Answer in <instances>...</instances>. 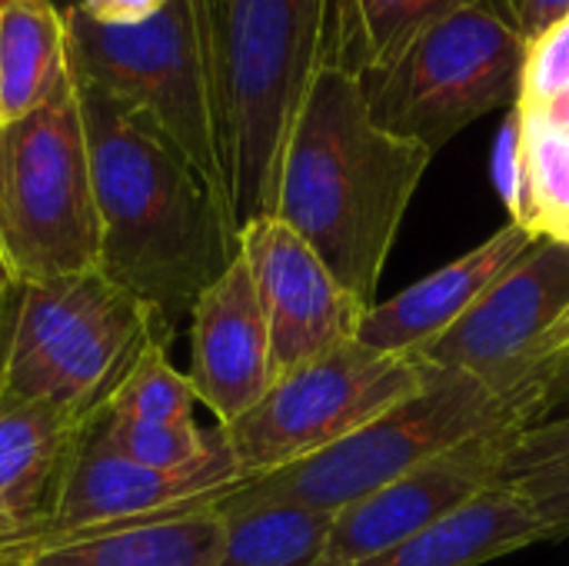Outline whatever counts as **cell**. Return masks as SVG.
<instances>
[{"instance_id":"1","label":"cell","mask_w":569,"mask_h":566,"mask_svg":"<svg viewBox=\"0 0 569 566\" xmlns=\"http://www.w3.org/2000/svg\"><path fill=\"white\" fill-rule=\"evenodd\" d=\"M73 87L100 220L97 267L177 334L240 254L230 207L150 117L103 90Z\"/></svg>"},{"instance_id":"2","label":"cell","mask_w":569,"mask_h":566,"mask_svg":"<svg viewBox=\"0 0 569 566\" xmlns=\"http://www.w3.org/2000/svg\"><path fill=\"white\" fill-rule=\"evenodd\" d=\"M433 150L383 127L357 77L320 67L293 123L277 210L367 307L433 163Z\"/></svg>"},{"instance_id":"3","label":"cell","mask_w":569,"mask_h":566,"mask_svg":"<svg viewBox=\"0 0 569 566\" xmlns=\"http://www.w3.org/2000/svg\"><path fill=\"white\" fill-rule=\"evenodd\" d=\"M227 203L237 234L273 217L283 153L323 67L327 0H207Z\"/></svg>"},{"instance_id":"4","label":"cell","mask_w":569,"mask_h":566,"mask_svg":"<svg viewBox=\"0 0 569 566\" xmlns=\"http://www.w3.org/2000/svg\"><path fill=\"white\" fill-rule=\"evenodd\" d=\"M177 334L100 267L20 284L0 404H43L93 424L133 367Z\"/></svg>"},{"instance_id":"5","label":"cell","mask_w":569,"mask_h":566,"mask_svg":"<svg viewBox=\"0 0 569 566\" xmlns=\"http://www.w3.org/2000/svg\"><path fill=\"white\" fill-rule=\"evenodd\" d=\"M537 407L540 384L503 397L470 374L433 367L430 380L417 394L403 397L357 434L307 460L240 480L223 500L297 504L337 514L470 437L507 427H533Z\"/></svg>"},{"instance_id":"6","label":"cell","mask_w":569,"mask_h":566,"mask_svg":"<svg viewBox=\"0 0 569 566\" xmlns=\"http://www.w3.org/2000/svg\"><path fill=\"white\" fill-rule=\"evenodd\" d=\"M67 27L73 80L150 117L227 200L207 0H173L137 27H103L67 7Z\"/></svg>"},{"instance_id":"7","label":"cell","mask_w":569,"mask_h":566,"mask_svg":"<svg viewBox=\"0 0 569 566\" xmlns=\"http://www.w3.org/2000/svg\"><path fill=\"white\" fill-rule=\"evenodd\" d=\"M0 254L17 284L97 270L100 220L73 80L0 127Z\"/></svg>"},{"instance_id":"8","label":"cell","mask_w":569,"mask_h":566,"mask_svg":"<svg viewBox=\"0 0 569 566\" xmlns=\"http://www.w3.org/2000/svg\"><path fill=\"white\" fill-rule=\"evenodd\" d=\"M533 40L497 0H477L427 30L367 87L373 117L433 153L493 110L523 100Z\"/></svg>"},{"instance_id":"9","label":"cell","mask_w":569,"mask_h":566,"mask_svg":"<svg viewBox=\"0 0 569 566\" xmlns=\"http://www.w3.org/2000/svg\"><path fill=\"white\" fill-rule=\"evenodd\" d=\"M430 364L347 340L310 364L277 377L233 424L220 427L243 480L307 460L363 424L417 394L430 380Z\"/></svg>"},{"instance_id":"10","label":"cell","mask_w":569,"mask_h":566,"mask_svg":"<svg viewBox=\"0 0 569 566\" xmlns=\"http://www.w3.org/2000/svg\"><path fill=\"white\" fill-rule=\"evenodd\" d=\"M569 310V244L537 237L530 250L420 360L460 370L493 394H520L547 364V340Z\"/></svg>"},{"instance_id":"11","label":"cell","mask_w":569,"mask_h":566,"mask_svg":"<svg viewBox=\"0 0 569 566\" xmlns=\"http://www.w3.org/2000/svg\"><path fill=\"white\" fill-rule=\"evenodd\" d=\"M237 244L270 327L273 377L360 337L370 307L330 274L293 227L280 217H260L237 234Z\"/></svg>"},{"instance_id":"12","label":"cell","mask_w":569,"mask_h":566,"mask_svg":"<svg viewBox=\"0 0 569 566\" xmlns=\"http://www.w3.org/2000/svg\"><path fill=\"white\" fill-rule=\"evenodd\" d=\"M240 480L243 477L223 434L207 464L190 470H157L120 454L93 420L77 440L53 520L40 540L110 530L187 507L220 504Z\"/></svg>"},{"instance_id":"13","label":"cell","mask_w":569,"mask_h":566,"mask_svg":"<svg viewBox=\"0 0 569 566\" xmlns=\"http://www.w3.org/2000/svg\"><path fill=\"white\" fill-rule=\"evenodd\" d=\"M527 427L487 430L440 457L407 470L387 487L333 514L323 560L317 566L360 564L463 507L503 480L510 450Z\"/></svg>"},{"instance_id":"14","label":"cell","mask_w":569,"mask_h":566,"mask_svg":"<svg viewBox=\"0 0 569 566\" xmlns=\"http://www.w3.org/2000/svg\"><path fill=\"white\" fill-rule=\"evenodd\" d=\"M190 370L187 380L217 427L233 424L270 390L273 350L270 327L253 277L237 260L197 297L190 310Z\"/></svg>"},{"instance_id":"15","label":"cell","mask_w":569,"mask_h":566,"mask_svg":"<svg viewBox=\"0 0 569 566\" xmlns=\"http://www.w3.org/2000/svg\"><path fill=\"white\" fill-rule=\"evenodd\" d=\"M533 240L537 237L523 224L507 220L463 257L443 264L397 297L373 304L360 324L357 340L383 354L420 357L473 310V304L530 250Z\"/></svg>"},{"instance_id":"16","label":"cell","mask_w":569,"mask_h":566,"mask_svg":"<svg viewBox=\"0 0 569 566\" xmlns=\"http://www.w3.org/2000/svg\"><path fill=\"white\" fill-rule=\"evenodd\" d=\"M87 427L43 404H0V554L47 534Z\"/></svg>"},{"instance_id":"17","label":"cell","mask_w":569,"mask_h":566,"mask_svg":"<svg viewBox=\"0 0 569 566\" xmlns=\"http://www.w3.org/2000/svg\"><path fill=\"white\" fill-rule=\"evenodd\" d=\"M223 527L217 504L187 507L110 530L40 540L0 554V566H217Z\"/></svg>"},{"instance_id":"18","label":"cell","mask_w":569,"mask_h":566,"mask_svg":"<svg viewBox=\"0 0 569 566\" xmlns=\"http://www.w3.org/2000/svg\"><path fill=\"white\" fill-rule=\"evenodd\" d=\"M547 540L550 530L533 504L500 480L433 527L347 566H487Z\"/></svg>"},{"instance_id":"19","label":"cell","mask_w":569,"mask_h":566,"mask_svg":"<svg viewBox=\"0 0 569 566\" xmlns=\"http://www.w3.org/2000/svg\"><path fill=\"white\" fill-rule=\"evenodd\" d=\"M493 173L510 220L533 237L569 244V123L543 107L517 103L500 130Z\"/></svg>"},{"instance_id":"20","label":"cell","mask_w":569,"mask_h":566,"mask_svg":"<svg viewBox=\"0 0 569 566\" xmlns=\"http://www.w3.org/2000/svg\"><path fill=\"white\" fill-rule=\"evenodd\" d=\"M477 0H327L323 67L373 87L437 23Z\"/></svg>"},{"instance_id":"21","label":"cell","mask_w":569,"mask_h":566,"mask_svg":"<svg viewBox=\"0 0 569 566\" xmlns=\"http://www.w3.org/2000/svg\"><path fill=\"white\" fill-rule=\"evenodd\" d=\"M70 80L67 10L53 0H0V127L37 113Z\"/></svg>"},{"instance_id":"22","label":"cell","mask_w":569,"mask_h":566,"mask_svg":"<svg viewBox=\"0 0 569 566\" xmlns=\"http://www.w3.org/2000/svg\"><path fill=\"white\" fill-rule=\"evenodd\" d=\"M223 547L217 566H317L323 560L333 514L297 504L220 500Z\"/></svg>"},{"instance_id":"23","label":"cell","mask_w":569,"mask_h":566,"mask_svg":"<svg viewBox=\"0 0 569 566\" xmlns=\"http://www.w3.org/2000/svg\"><path fill=\"white\" fill-rule=\"evenodd\" d=\"M503 484L517 487L550 530V540L569 537V417L527 427L507 460Z\"/></svg>"},{"instance_id":"24","label":"cell","mask_w":569,"mask_h":566,"mask_svg":"<svg viewBox=\"0 0 569 566\" xmlns=\"http://www.w3.org/2000/svg\"><path fill=\"white\" fill-rule=\"evenodd\" d=\"M193 404L197 394L187 380L170 364V344H157L143 354V360L133 367L113 404L107 407L113 417L133 420V424H160V427H177V424H193Z\"/></svg>"},{"instance_id":"25","label":"cell","mask_w":569,"mask_h":566,"mask_svg":"<svg viewBox=\"0 0 569 566\" xmlns=\"http://www.w3.org/2000/svg\"><path fill=\"white\" fill-rule=\"evenodd\" d=\"M97 424L120 454L133 457L137 464L157 467V470L200 467L220 447V427L203 430L197 420L177 424V427H160V424H133V420H123V417H113L110 410H103L97 417Z\"/></svg>"},{"instance_id":"26","label":"cell","mask_w":569,"mask_h":566,"mask_svg":"<svg viewBox=\"0 0 569 566\" xmlns=\"http://www.w3.org/2000/svg\"><path fill=\"white\" fill-rule=\"evenodd\" d=\"M569 90V17L557 23L550 33L533 40L530 63H527V87L523 100L527 107H550Z\"/></svg>"},{"instance_id":"27","label":"cell","mask_w":569,"mask_h":566,"mask_svg":"<svg viewBox=\"0 0 569 566\" xmlns=\"http://www.w3.org/2000/svg\"><path fill=\"white\" fill-rule=\"evenodd\" d=\"M173 0H77L73 7L103 27H137L163 13Z\"/></svg>"},{"instance_id":"28","label":"cell","mask_w":569,"mask_h":566,"mask_svg":"<svg viewBox=\"0 0 569 566\" xmlns=\"http://www.w3.org/2000/svg\"><path fill=\"white\" fill-rule=\"evenodd\" d=\"M537 384H540L537 424H550V420L569 417V350L550 357L543 364V370L537 374Z\"/></svg>"},{"instance_id":"29","label":"cell","mask_w":569,"mask_h":566,"mask_svg":"<svg viewBox=\"0 0 569 566\" xmlns=\"http://www.w3.org/2000/svg\"><path fill=\"white\" fill-rule=\"evenodd\" d=\"M569 17V0H520L513 20L523 27V33L530 40H540L543 33H550L557 23H563Z\"/></svg>"},{"instance_id":"30","label":"cell","mask_w":569,"mask_h":566,"mask_svg":"<svg viewBox=\"0 0 569 566\" xmlns=\"http://www.w3.org/2000/svg\"><path fill=\"white\" fill-rule=\"evenodd\" d=\"M17 300H20V284L0 294V377H3V364H7V347H10V334H13Z\"/></svg>"},{"instance_id":"31","label":"cell","mask_w":569,"mask_h":566,"mask_svg":"<svg viewBox=\"0 0 569 566\" xmlns=\"http://www.w3.org/2000/svg\"><path fill=\"white\" fill-rule=\"evenodd\" d=\"M563 350H569V310L567 317L557 324V330L550 334V340H547V360L557 357V354H563Z\"/></svg>"},{"instance_id":"32","label":"cell","mask_w":569,"mask_h":566,"mask_svg":"<svg viewBox=\"0 0 569 566\" xmlns=\"http://www.w3.org/2000/svg\"><path fill=\"white\" fill-rule=\"evenodd\" d=\"M10 287H17V280L10 277V270H7V264H3V254H0V294L10 290Z\"/></svg>"},{"instance_id":"33","label":"cell","mask_w":569,"mask_h":566,"mask_svg":"<svg viewBox=\"0 0 569 566\" xmlns=\"http://www.w3.org/2000/svg\"><path fill=\"white\" fill-rule=\"evenodd\" d=\"M503 10H510V13H517V7H520V0H497Z\"/></svg>"}]
</instances>
